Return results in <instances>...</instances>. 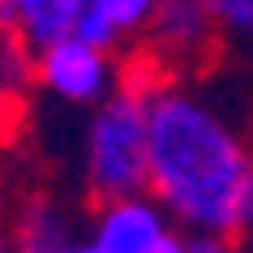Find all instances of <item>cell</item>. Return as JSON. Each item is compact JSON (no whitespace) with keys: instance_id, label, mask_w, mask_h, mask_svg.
Here are the masks:
<instances>
[{"instance_id":"14","label":"cell","mask_w":253,"mask_h":253,"mask_svg":"<svg viewBox=\"0 0 253 253\" xmlns=\"http://www.w3.org/2000/svg\"><path fill=\"white\" fill-rule=\"evenodd\" d=\"M0 253H22V249H17V240H13V232H9L4 223H0Z\"/></svg>"},{"instance_id":"15","label":"cell","mask_w":253,"mask_h":253,"mask_svg":"<svg viewBox=\"0 0 253 253\" xmlns=\"http://www.w3.org/2000/svg\"><path fill=\"white\" fill-rule=\"evenodd\" d=\"M56 253H94V245H90V240H69V245H65V249H56Z\"/></svg>"},{"instance_id":"16","label":"cell","mask_w":253,"mask_h":253,"mask_svg":"<svg viewBox=\"0 0 253 253\" xmlns=\"http://www.w3.org/2000/svg\"><path fill=\"white\" fill-rule=\"evenodd\" d=\"M249 43H253V39H249Z\"/></svg>"},{"instance_id":"10","label":"cell","mask_w":253,"mask_h":253,"mask_svg":"<svg viewBox=\"0 0 253 253\" xmlns=\"http://www.w3.org/2000/svg\"><path fill=\"white\" fill-rule=\"evenodd\" d=\"M227 39H253V0H202Z\"/></svg>"},{"instance_id":"13","label":"cell","mask_w":253,"mask_h":253,"mask_svg":"<svg viewBox=\"0 0 253 253\" xmlns=\"http://www.w3.org/2000/svg\"><path fill=\"white\" fill-rule=\"evenodd\" d=\"M185 253H245L236 245V236H189Z\"/></svg>"},{"instance_id":"3","label":"cell","mask_w":253,"mask_h":253,"mask_svg":"<svg viewBox=\"0 0 253 253\" xmlns=\"http://www.w3.org/2000/svg\"><path fill=\"white\" fill-rule=\"evenodd\" d=\"M120 78H125V56L82 35H65L35 52V86L69 107L103 103L120 86Z\"/></svg>"},{"instance_id":"8","label":"cell","mask_w":253,"mask_h":253,"mask_svg":"<svg viewBox=\"0 0 253 253\" xmlns=\"http://www.w3.org/2000/svg\"><path fill=\"white\" fill-rule=\"evenodd\" d=\"M159 4L163 0H94V9L112 22L120 47H133V43L146 35V26H150V17H155Z\"/></svg>"},{"instance_id":"2","label":"cell","mask_w":253,"mask_h":253,"mask_svg":"<svg viewBox=\"0 0 253 253\" xmlns=\"http://www.w3.org/2000/svg\"><path fill=\"white\" fill-rule=\"evenodd\" d=\"M82 180L94 202L150 189V120L142 86L120 78L116 90L90 107L82 142Z\"/></svg>"},{"instance_id":"7","label":"cell","mask_w":253,"mask_h":253,"mask_svg":"<svg viewBox=\"0 0 253 253\" xmlns=\"http://www.w3.org/2000/svg\"><path fill=\"white\" fill-rule=\"evenodd\" d=\"M9 232H13L22 253H56V249H65L69 240L82 236L78 214L69 211L60 198H47V193L22 202L13 223H9Z\"/></svg>"},{"instance_id":"1","label":"cell","mask_w":253,"mask_h":253,"mask_svg":"<svg viewBox=\"0 0 253 253\" xmlns=\"http://www.w3.org/2000/svg\"><path fill=\"white\" fill-rule=\"evenodd\" d=\"M150 193L189 236H232L249 142L223 107L189 78H159L146 90Z\"/></svg>"},{"instance_id":"9","label":"cell","mask_w":253,"mask_h":253,"mask_svg":"<svg viewBox=\"0 0 253 253\" xmlns=\"http://www.w3.org/2000/svg\"><path fill=\"white\" fill-rule=\"evenodd\" d=\"M26 86H35V52L17 35L0 30V94H26Z\"/></svg>"},{"instance_id":"4","label":"cell","mask_w":253,"mask_h":253,"mask_svg":"<svg viewBox=\"0 0 253 253\" xmlns=\"http://www.w3.org/2000/svg\"><path fill=\"white\" fill-rule=\"evenodd\" d=\"M223 30L214 13L202 0H163L150 17L146 35L133 43L146 56H155L172 78H193L202 69H211L223 52Z\"/></svg>"},{"instance_id":"5","label":"cell","mask_w":253,"mask_h":253,"mask_svg":"<svg viewBox=\"0 0 253 253\" xmlns=\"http://www.w3.org/2000/svg\"><path fill=\"white\" fill-rule=\"evenodd\" d=\"M172 232L180 227L150 189L94 202L86 219V240L94 245V253H155Z\"/></svg>"},{"instance_id":"11","label":"cell","mask_w":253,"mask_h":253,"mask_svg":"<svg viewBox=\"0 0 253 253\" xmlns=\"http://www.w3.org/2000/svg\"><path fill=\"white\" fill-rule=\"evenodd\" d=\"M236 245L253 253V150H249V172H245V189H240V214H236Z\"/></svg>"},{"instance_id":"6","label":"cell","mask_w":253,"mask_h":253,"mask_svg":"<svg viewBox=\"0 0 253 253\" xmlns=\"http://www.w3.org/2000/svg\"><path fill=\"white\" fill-rule=\"evenodd\" d=\"M90 0H0V30L17 35L30 52L73 35Z\"/></svg>"},{"instance_id":"12","label":"cell","mask_w":253,"mask_h":253,"mask_svg":"<svg viewBox=\"0 0 253 253\" xmlns=\"http://www.w3.org/2000/svg\"><path fill=\"white\" fill-rule=\"evenodd\" d=\"M17 133H22V99L17 94H0V150L13 146Z\"/></svg>"}]
</instances>
